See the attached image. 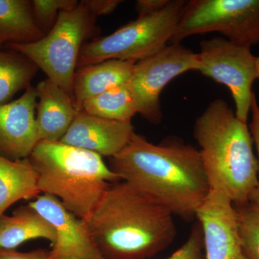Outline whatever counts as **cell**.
I'll list each match as a JSON object with an SVG mask.
<instances>
[{
    "label": "cell",
    "mask_w": 259,
    "mask_h": 259,
    "mask_svg": "<svg viewBox=\"0 0 259 259\" xmlns=\"http://www.w3.org/2000/svg\"><path fill=\"white\" fill-rule=\"evenodd\" d=\"M217 32L230 41L250 48L259 44V0H191L171 44Z\"/></svg>",
    "instance_id": "cell-7"
},
{
    "label": "cell",
    "mask_w": 259,
    "mask_h": 259,
    "mask_svg": "<svg viewBox=\"0 0 259 259\" xmlns=\"http://www.w3.org/2000/svg\"><path fill=\"white\" fill-rule=\"evenodd\" d=\"M197 71L229 89L236 105V116L247 123L251 107L252 86L258 79L256 57L250 48L214 37L200 42Z\"/></svg>",
    "instance_id": "cell-8"
},
{
    "label": "cell",
    "mask_w": 259,
    "mask_h": 259,
    "mask_svg": "<svg viewBox=\"0 0 259 259\" xmlns=\"http://www.w3.org/2000/svg\"><path fill=\"white\" fill-rule=\"evenodd\" d=\"M240 259H247V258H245V257L244 256V255H243V253H242L241 258H240Z\"/></svg>",
    "instance_id": "cell-29"
},
{
    "label": "cell",
    "mask_w": 259,
    "mask_h": 259,
    "mask_svg": "<svg viewBox=\"0 0 259 259\" xmlns=\"http://www.w3.org/2000/svg\"><path fill=\"white\" fill-rule=\"evenodd\" d=\"M98 117L120 122H131L138 113L128 82L119 85L83 102L81 110Z\"/></svg>",
    "instance_id": "cell-20"
},
{
    "label": "cell",
    "mask_w": 259,
    "mask_h": 259,
    "mask_svg": "<svg viewBox=\"0 0 259 259\" xmlns=\"http://www.w3.org/2000/svg\"><path fill=\"white\" fill-rule=\"evenodd\" d=\"M95 17L83 1L71 10L61 11L52 29L37 41L6 44L41 69L48 79L72 98L73 83L83 42Z\"/></svg>",
    "instance_id": "cell-6"
},
{
    "label": "cell",
    "mask_w": 259,
    "mask_h": 259,
    "mask_svg": "<svg viewBox=\"0 0 259 259\" xmlns=\"http://www.w3.org/2000/svg\"><path fill=\"white\" fill-rule=\"evenodd\" d=\"M196 219L203 233L204 259L241 258L236 207L224 191L211 188Z\"/></svg>",
    "instance_id": "cell-11"
},
{
    "label": "cell",
    "mask_w": 259,
    "mask_h": 259,
    "mask_svg": "<svg viewBox=\"0 0 259 259\" xmlns=\"http://www.w3.org/2000/svg\"><path fill=\"white\" fill-rule=\"evenodd\" d=\"M49 251L42 248L29 252L0 249V259H49Z\"/></svg>",
    "instance_id": "cell-25"
},
{
    "label": "cell",
    "mask_w": 259,
    "mask_h": 259,
    "mask_svg": "<svg viewBox=\"0 0 259 259\" xmlns=\"http://www.w3.org/2000/svg\"><path fill=\"white\" fill-rule=\"evenodd\" d=\"M40 193L36 170L28 158L14 161L0 156V218L15 202Z\"/></svg>",
    "instance_id": "cell-17"
},
{
    "label": "cell",
    "mask_w": 259,
    "mask_h": 259,
    "mask_svg": "<svg viewBox=\"0 0 259 259\" xmlns=\"http://www.w3.org/2000/svg\"><path fill=\"white\" fill-rule=\"evenodd\" d=\"M165 259H204L203 233L198 221L192 226L187 241Z\"/></svg>",
    "instance_id": "cell-23"
},
{
    "label": "cell",
    "mask_w": 259,
    "mask_h": 259,
    "mask_svg": "<svg viewBox=\"0 0 259 259\" xmlns=\"http://www.w3.org/2000/svg\"><path fill=\"white\" fill-rule=\"evenodd\" d=\"M79 2L76 0H33L32 11L39 27L45 34L55 25L61 11L74 9Z\"/></svg>",
    "instance_id": "cell-22"
},
{
    "label": "cell",
    "mask_w": 259,
    "mask_h": 259,
    "mask_svg": "<svg viewBox=\"0 0 259 259\" xmlns=\"http://www.w3.org/2000/svg\"><path fill=\"white\" fill-rule=\"evenodd\" d=\"M168 3L169 0H138L136 3V10L139 17L146 16L161 11Z\"/></svg>",
    "instance_id": "cell-27"
},
{
    "label": "cell",
    "mask_w": 259,
    "mask_h": 259,
    "mask_svg": "<svg viewBox=\"0 0 259 259\" xmlns=\"http://www.w3.org/2000/svg\"><path fill=\"white\" fill-rule=\"evenodd\" d=\"M38 68L28 58L0 45V105L9 102L13 96L31 86L30 82Z\"/></svg>",
    "instance_id": "cell-19"
},
{
    "label": "cell",
    "mask_w": 259,
    "mask_h": 259,
    "mask_svg": "<svg viewBox=\"0 0 259 259\" xmlns=\"http://www.w3.org/2000/svg\"><path fill=\"white\" fill-rule=\"evenodd\" d=\"M35 89L39 141H60L79 111L69 94L51 80L40 81Z\"/></svg>",
    "instance_id": "cell-14"
},
{
    "label": "cell",
    "mask_w": 259,
    "mask_h": 259,
    "mask_svg": "<svg viewBox=\"0 0 259 259\" xmlns=\"http://www.w3.org/2000/svg\"><path fill=\"white\" fill-rule=\"evenodd\" d=\"M36 89L30 86L21 97L0 105V156L28 158L39 142Z\"/></svg>",
    "instance_id": "cell-12"
},
{
    "label": "cell",
    "mask_w": 259,
    "mask_h": 259,
    "mask_svg": "<svg viewBox=\"0 0 259 259\" xmlns=\"http://www.w3.org/2000/svg\"><path fill=\"white\" fill-rule=\"evenodd\" d=\"M45 35L34 16L31 1L0 0V45L28 44Z\"/></svg>",
    "instance_id": "cell-18"
},
{
    "label": "cell",
    "mask_w": 259,
    "mask_h": 259,
    "mask_svg": "<svg viewBox=\"0 0 259 259\" xmlns=\"http://www.w3.org/2000/svg\"><path fill=\"white\" fill-rule=\"evenodd\" d=\"M235 206V205H234ZM236 207L242 253L247 259H259V192Z\"/></svg>",
    "instance_id": "cell-21"
},
{
    "label": "cell",
    "mask_w": 259,
    "mask_h": 259,
    "mask_svg": "<svg viewBox=\"0 0 259 259\" xmlns=\"http://www.w3.org/2000/svg\"><path fill=\"white\" fill-rule=\"evenodd\" d=\"M28 204L55 228L56 241L49 251V259H106L85 221L67 210L55 197L42 194Z\"/></svg>",
    "instance_id": "cell-10"
},
{
    "label": "cell",
    "mask_w": 259,
    "mask_h": 259,
    "mask_svg": "<svg viewBox=\"0 0 259 259\" xmlns=\"http://www.w3.org/2000/svg\"><path fill=\"white\" fill-rule=\"evenodd\" d=\"M135 61L107 60L78 68L73 83L72 100L80 112L83 102L107 90L127 83Z\"/></svg>",
    "instance_id": "cell-15"
},
{
    "label": "cell",
    "mask_w": 259,
    "mask_h": 259,
    "mask_svg": "<svg viewBox=\"0 0 259 259\" xmlns=\"http://www.w3.org/2000/svg\"><path fill=\"white\" fill-rule=\"evenodd\" d=\"M54 226L29 204L19 207L13 215L0 218V249L14 250L25 242L44 238L54 245Z\"/></svg>",
    "instance_id": "cell-16"
},
{
    "label": "cell",
    "mask_w": 259,
    "mask_h": 259,
    "mask_svg": "<svg viewBox=\"0 0 259 259\" xmlns=\"http://www.w3.org/2000/svg\"><path fill=\"white\" fill-rule=\"evenodd\" d=\"M28 158L40 193L54 196L83 221L110 185L121 181L100 155L61 141H40Z\"/></svg>",
    "instance_id": "cell-4"
},
{
    "label": "cell",
    "mask_w": 259,
    "mask_h": 259,
    "mask_svg": "<svg viewBox=\"0 0 259 259\" xmlns=\"http://www.w3.org/2000/svg\"><path fill=\"white\" fill-rule=\"evenodd\" d=\"M187 1L169 0L161 11L139 17L110 35L84 44L77 67L112 60L136 62L154 55L171 42Z\"/></svg>",
    "instance_id": "cell-5"
},
{
    "label": "cell",
    "mask_w": 259,
    "mask_h": 259,
    "mask_svg": "<svg viewBox=\"0 0 259 259\" xmlns=\"http://www.w3.org/2000/svg\"><path fill=\"white\" fill-rule=\"evenodd\" d=\"M194 138L210 189L224 191L235 206L248 202L258 186V163L247 123L223 99L213 100L196 119Z\"/></svg>",
    "instance_id": "cell-3"
},
{
    "label": "cell",
    "mask_w": 259,
    "mask_h": 259,
    "mask_svg": "<svg viewBox=\"0 0 259 259\" xmlns=\"http://www.w3.org/2000/svg\"><path fill=\"white\" fill-rule=\"evenodd\" d=\"M110 168L121 181L187 221L196 218L210 192L200 151L178 138L155 145L135 133L127 146L110 158Z\"/></svg>",
    "instance_id": "cell-1"
},
{
    "label": "cell",
    "mask_w": 259,
    "mask_h": 259,
    "mask_svg": "<svg viewBox=\"0 0 259 259\" xmlns=\"http://www.w3.org/2000/svg\"><path fill=\"white\" fill-rule=\"evenodd\" d=\"M256 69L258 79H259V57H256Z\"/></svg>",
    "instance_id": "cell-28"
},
{
    "label": "cell",
    "mask_w": 259,
    "mask_h": 259,
    "mask_svg": "<svg viewBox=\"0 0 259 259\" xmlns=\"http://www.w3.org/2000/svg\"><path fill=\"white\" fill-rule=\"evenodd\" d=\"M174 214L124 181L112 183L85 221L106 259H148L175 241Z\"/></svg>",
    "instance_id": "cell-2"
},
{
    "label": "cell",
    "mask_w": 259,
    "mask_h": 259,
    "mask_svg": "<svg viewBox=\"0 0 259 259\" xmlns=\"http://www.w3.org/2000/svg\"><path fill=\"white\" fill-rule=\"evenodd\" d=\"M250 112H251L252 119L249 125L250 134H251L252 139L254 142L255 148H256L257 154H258V175H259V104L257 102L256 97L253 93L252 97L251 107H250ZM259 192V177L258 186L257 188Z\"/></svg>",
    "instance_id": "cell-26"
},
{
    "label": "cell",
    "mask_w": 259,
    "mask_h": 259,
    "mask_svg": "<svg viewBox=\"0 0 259 259\" xmlns=\"http://www.w3.org/2000/svg\"><path fill=\"white\" fill-rule=\"evenodd\" d=\"M83 2L94 17L110 14L122 3L120 0H84Z\"/></svg>",
    "instance_id": "cell-24"
},
{
    "label": "cell",
    "mask_w": 259,
    "mask_h": 259,
    "mask_svg": "<svg viewBox=\"0 0 259 259\" xmlns=\"http://www.w3.org/2000/svg\"><path fill=\"white\" fill-rule=\"evenodd\" d=\"M198 56L180 44L167 45L154 55L135 64L128 85L138 113L151 123L158 125L163 119L160 95L177 76L198 69Z\"/></svg>",
    "instance_id": "cell-9"
},
{
    "label": "cell",
    "mask_w": 259,
    "mask_h": 259,
    "mask_svg": "<svg viewBox=\"0 0 259 259\" xmlns=\"http://www.w3.org/2000/svg\"><path fill=\"white\" fill-rule=\"evenodd\" d=\"M131 122H120L80 111L61 143L112 158L127 146L135 134Z\"/></svg>",
    "instance_id": "cell-13"
}]
</instances>
